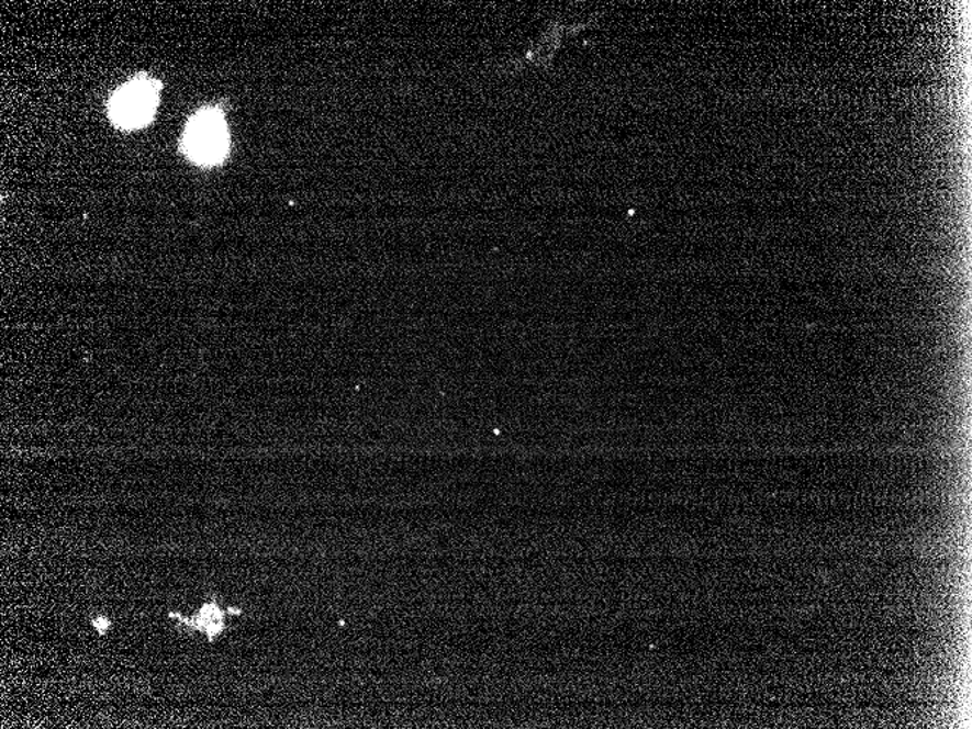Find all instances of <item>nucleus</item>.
Instances as JSON below:
<instances>
[{"instance_id": "7ed1b4c3", "label": "nucleus", "mask_w": 972, "mask_h": 729, "mask_svg": "<svg viewBox=\"0 0 972 729\" xmlns=\"http://www.w3.org/2000/svg\"><path fill=\"white\" fill-rule=\"evenodd\" d=\"M169 616H178L182 624L208 635L209 641H213L225 629V613L216 605V602L205 603L200 608L199 615L192 617V619H182L181 616L174 615V613Z\"/></svg>"}, {"instance_id": "f03ea898", "label": "nucleus", "mask_w": 972, "mask_h": 729, "mask_svg": "<svg viewBox=\"0 0 972 729\" xmlns=\"http://www.w3.org/2000/svg\"><path fill=\"white\" fill-rule=\"evenodd\" d=\"M159 80L136 76L116 89L109 102L111 122L121 130L146 127L154 120L160 102Z\"/></svg>"}, {"instance_id": "20e7f679", "label": "nucleus", "mask_w": 972, "mask_h": 729, "mask_svg": "<svg viewBox=\"0 0 972 729\" xmlns=\"http://www.w3.org/2000/svg\"><path fill=\"white\" fill-rule=\"evenodd\" d=\"M93 628L98 630L101 635H105L107 630L110 629L111 621L107 619V617H97L96 620L92 621Z\"/></svg>"}, {"instance_id": "f257e3e1", "label": "nucleus", "mask_w": 972, "mask_h": 729, "mask_svg": "<svg viewBox=\"0 0 972 729\" xmlns=\"http://www.w3.org/2000/svg\"><path fill=\"white\" fill-rule=\"evenodd\" d=\"M181 149L187 159L199 167H217L231 150L230 128L219 106L201 109L183 130Z\"/></svg>"}]
</instances>
